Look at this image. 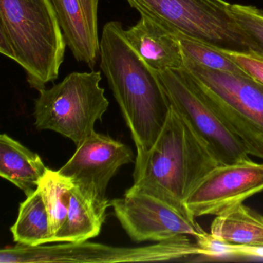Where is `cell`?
Wrapping results in <instances>:
<instances>
[{
  "label": "cell",
  "instance_id": "6da1fadb",
  "mask_svg": "<svg viewBox=\"0 0 263 263\" xmlns=\"http://www.w3.org/2000/svg\"><path fill=\"white\" fill-rule=\"evenodd\" d=\"M100 67L136 147L135 180L142 172L148 152L162 130L170 103L158 73L130 45L119 21H110L103 27Z\"/></svg>",
  "mask_w": 263,
  "mask_h": 263
},
{
  "label": "cell",
  "instance_id": "7a4b0ae2",
  "mask_svg": "<svg viewBox=\"0 0 263 263\" xmlns=\"http://www.w3.org/2000/svg\"><path fill=\"white\" fill-rule=\"evenodd\" d=\"M218 164L204 140L171 106L142 172L127 191L152 195L194 218L186 209V199L198 182Z\"/></svg>",
  "mask_w": 263,
  "mask_h": 263
},
{
  "label": "cell",
  "instance_id": "3957f363",
  "mask_svg": "<svg viewBox=\"0 0 263 263\" xmlns=\"http://www.w3.org/2000/svg\"><path fill=\"white\" fill-rule=\"evenodd\" d=\"M67 46L51 0H0V53L24 69L31 88L58 79Z\"/></svg>",
  "mask_w": 263,
  "mask_h": 263
},
{
  "label": "cell",
  "instance_id": "277c9868",
  "mask_svg": "<svg viewBox=\"0 0 263 263\" xmlns=\"http://www.w3.org/2000/svg\"><path fill=\"white\" fill-rule=\"evenodd\" d=\"M184 67L249 155L263 160V84L249 76L207 68L183 54Z\"/></svg>",
  "mask_w": 263,
  "mask_h": 263
},
{
  "label": "cell",
  "instance_id": "5b68a950",
  "mask_svg": "<svg viewBox=\"0 0 263 263\" xmlns=\"http://www.w3.org/2000/svg\"><path fill=\"white\" fill-rule=\"evenodd\" d=\"M101 80V71L73 72L50 88L39 90L34 107L36 129L53 130L81 145L109 107Z\"/></svg>",
  "mask_w": 263,
  "mask_h": 263
},
{
  "label": "cell",
  "instance_id": "8992f818",
  "mask_svg": "<svg viewBox=\"0 0 263 263\" xmlns=\"http://www.w3.org/2000/svg\"><path fill=\"white\" fill-rule=\"evenodd\" d=\"M182 235L141 247H115L90 241L37 246L18 244L0 250L1 263H121L180 261L202 256L197 241Z\"/></svg>",
  "mask_w": 263,
  "mask_h": 263
},
{
  "label": "cell",
  "instance_id": "52a82bcc",
  "mask_svg": "<svg viewBox=\"0 0 263 263\" xmlns=\"http://www.w3.org/2000/svg\"><path fill=\"white\" fill-rule=\"evenodd\" d=\"M132 8L191 39L219 50L254 52L224 0H127Z\"/></svg>",
  "mask_w": 263,
  "mask_h": 263
},
{
  "label": "cell",
  "instance_id": "ba28073f",
  "mask_svg": "<svg viewBox=\"0 0 263 263\" xmlns=\"http://www.w3.org/2000/svg\"><path fill=\"white\" fill-rule=\"evenodd\" d=\"M170 105L204 140L220 164L249 159L244 146L226 127L184 67L157 72Z\"/></svg>",
  "mask_w": 263,
  "mask_h": 263
},
{
  "label": "cell",
  "instance_id": "9c48e42d",
  "mask_svg": "<svg viewBox=\"0 0 263 263\" xmlns=\"http://www.w3.org/2000/svg\"><path fill=\"white\" fill-rule=\"evenodd\" d=\"M134 161L132 148L109 135L93 132L58 170L84 195L99 205L110 206L107 189L120 167Z\"/></svg>",
  "mask_w": 263,
  "mask_h": 263
},
{
  "label": "cell",
  "instance_id": "30bf717a",
  "mask_svg": "<svg viewBox=\"0 0 263 263\" xmlns=\"http://www.w3.org/2000/svg\"><path fill=\"white\" fill-rule=\"evenodd\" d=\"M110 206L126 233L136 242L161 241L182 235L195 239L206 232L195 218L147 194L126 191L123 198L110 201Z\"/></svg>",
  "mask_w": 263,
  "mask_h": 263
},
{
  "label": "cell",
  "instance_id": "8fae6325",
  "mask_svg": "<svg viewBox=\"0 0 263 263\" xmlns=\"http://www.w3.org/2000/svg\"><path fill=\"white\" fill-rule=\"evenodd\" d=\"M263 191V163L250 158L212 168L191 192L185 207L192 218L219 215Z\"/></svg>",
  "mask_w": 263,
  "mask_h": 263
},
{
  "label": "cell",
  "instance_id": "7c38bea8",
  "mask_svg": "<svg viewBox=\"0 0 263 263\" xmlns=\"http://www.w3.org/2000/svg\"><path fill=\"white\" fill-rule=\"evenodd\" d=\"M100 0H51L67 47L78 62L93 70L100 59Z\"/></svg>",
  "mask_w": 263,
  "mask_h": 263
},
{
  "label": "cell",
  "instance_id": "4fadbf2b",
  "mask_svg": "<svg viewBox=\"0 0 263 263\" xmlns=\"http://www.w3.org/2000/svg\"><path fill=\"white\" fill-rule=\"evenodd\" d=\"M126 37L139 56L155 71L184 67L182 50L175 32L153 18L141 15L125 30Z\"/></svg>",
  "mask_w": 263,
  "mask_h": 263
},
{
  "label": "cell",
  "instance_id": "5bb4252c",
  "mask_svg": "<svg viewBox=\"0 0 263 263\" xmlns=\"http://www.w3.org/2000/svg\"><path fill=\"white\" fill-rule=\"evenodd\" d=\"M49 168L38 154L7 134L0 136V176L27 196L33 193Z\"/></svg>",
  "mask_w": 263,
  "mask_h": 263
},
{
  "label": "cell",
  "instance_id": "9a60e30c",
  "mask_svg": "<svg viewBox=\"0 0 263 263\" xmlns=\"http://www.w3.org/2000/svg\"><path fill=\"white\" fill-rule=\"evenodd\" d=\"M107 208L96 204L73 185L67 217L53 242H77L98 236L105 221Z\"/></svg>",
  "mask_w": 263,
  "mask_h": 263
},
{
  "label": "cell",
  "instance_id": "2e32d148",
  "mask_svg": "<svg viewBox=\"0 0 263 263\" xmlns=\"http://www.w3.org/2000/svg\"><path fill=\"white\" fill-rule=\"evenodd\" d=\"M210 234L217 239L241 246H263V215L243 203L216 215Z\"/></svg>",
  "mask_w": 263,
  "mask_h": 263
},
{
  "label": "cell",
  "instance_id": "e0dca14e",
  "mask_svg": "<svg viewBox=\"0 0 263 263\" xmlns=\"http://www.w3.org/2000/svg\"><path fill=\"white\" fill-rule=\"evenodd\" d=\"M10 231L17 244L37 246L52 243L48 213L39 189L20 204L17 218Z\"/></svg>",
  "mask_w": 263,
  "mask_h": 263
},
{
  "label": "cell",
  "instance_id": "ac0fdd59",
  "mask_svg": "<svg viewBox=\"0 0 263 263\" xmlns=\"http://www.w3.org/2000/svg\"><path fill=\"white\" fill-rule=\"evenodd\" d=\"M74 184L58 171L49 169L37 189L41 192L50 220L53 236L65 221L70 204V190Z\"/></svg>",
  "mask_w": 263,
  "mask_h": 263
},
{
  "label": "cell",
  "instance_id": "d6986e66",
  "mask_svg": "<svg viewBox=\"0 0 263 263\" xmlns=\"http://www.w3.org/2000/svg\"><path fill=\"white\" fill-rule=\"evenodd\" d=\"M175 34L179 41L183 54L195 62L212 70L249 76L238 64H235L219 49L181 34Z\"/></svg>",
  "mask_w": 263,
  "mask_h": 263
},
{
  "label": "cell",
  "instance_id": "ffe728a7",
  "mask_svg": "<svg viewBox=\"0 0 263 263\" xmlns=\"http://www.w3.org/2000/svg\"><path fill=\"white\" fill-rule=\"evenodd\" d=\"M229 10L252 43L254 52L263 55V10L241 4H229Z\"/></svg>",
  "mask_w": 263,
  "mask_h": 263
},
{
  "label": "cell",
  "instance_id": "44dd1931",
  "mask_svg": "<svg viewBox=\"0 0 263 263\" xmlns=\"http://www.w3.org/2000/svg\"><path fill=\"white\" fill-rule=\"evenodd\" d=\"M220 50L238 64L249 77L263 84V55L255 52Z\"/></svg>",
  "mask_w": 263,
  "mask_h": 263
}]
</instances>
